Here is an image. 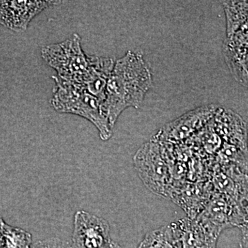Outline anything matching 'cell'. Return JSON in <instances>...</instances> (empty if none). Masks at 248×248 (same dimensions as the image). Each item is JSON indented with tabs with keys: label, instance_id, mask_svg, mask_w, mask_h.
I'll use <instances>...</instances> for the list:
<instances>
[{
	"label": "cell",
	"instance_id": "obj_1",
	"mask_svg": "<svg viewBox=\"0 0 248 248\" xmlns=\"http://www.w3.org/2000/svg\"><path fill=\"white\" fill-rule=\"evenodd\" d=\"M41 53L58 78L79 85L94 96L104 93L115 66L112 59L86 55L78 34L61 43L42 47Z\"/></svg>",
	"mask_w": 248,
	"mask_h": 248
},
{
	"label": "cell",
	"instance_id": "obj_2",
	"mask_svg": "<svg viewBox=\"0 0 248 248\" xmlns=\"http://www.w3.org/2000/svg\"><path fill=\"white\" fill-rule=\"evenodd\" d=\"M152 86L151 71L141 54L128 51L116 62L102 104L112 128L124 110L141 106Z\"/></svg>",
	"mask_w": 248,
	"mask_h": 248
},
{
	"label": "cell",
	"instance_id": "obj_3",
	"mask_svg": "<svg viewBox=\"0 0 248 248\" xmlns=\"http://www.w3.org/2000/svg\"><path fill=\"white\" fill-rule=\"evenodd\" d=\"M55 82L50 103L54 109L61 113L79 115L89 120L97 128L103 141L112 137V128L102 109L99 99L79 85L53 77Z\"/></svg>",
	"mask_w": 248,
	"mask_h": 248
},
{
	"label": "cell",
	"instance_id": "obj_4",
	"mask_svg": "<svg viewBox=\"0 0 248 248\" xmlns=\"http://www.w3.org/2000/svg\"><path fill=\"white\" fill-rule=\"evenodd\" d=\"M134 166L145 186L156 195L168 198L173 188L170 154L163 142L144 143L133 158Z\"/></svg>",
	"mask_w": 248,
	"mask_h": 248
},
{
	"label": "cell",
	"instance_id": "obj_5",
	"mask_svg": "<svg viewBox=\"0 0 248 248\" xmlns=\"http://www.w3.org/2000/svg\"><path fill=\"white\" fill-rule=\"evenodd\" d=\"M219 108L215 104H208L189 111L166 124L153 140L172 144L186 141L203 130L213 120Z\"/></svg>",
	"mask_w": 248,
	"mask_h": 248
},
{
	"label": "cell",
	"instance_id": "obj_6",
	"mask_svg": "<svg viewBox=\"0 0 248 248\" xmlns=\"http://www.w3.org/2000/svg\"><path fill=\"white\" fill-rule=\"evenodd\" d=\"M197 220L221 234L226 228L239 227L243 221L239 204L228 195L214 191Z\"/></svg>",
	"mask_w": 248,
	"mask_h": 248
},
{
	"label": "cell",
	"instance_id": "obj_7",
	"mask_svg": "<svg viewBox=\"0 0 248 248\" xmlns=\"http://www.w3.org/2000/svg\"><path fill=\"white\" fill-rule=\"evenodd\" d=\"M110 226L102 217L84 210L77 212L72 236L73 248H110Z\"/></svg>",
	"mask_w": 248,
	"mask_h": 248
},
{
	"label": "cell",
	"instance_id": "obj_8",
	"mask_svg": "<svg viewBox=\"0 0 248 248\" xmlns=\"http://www.w3.org/2000/svg\"><path fill=\"white\" fill-rule=\"evenodd\" d=\"M60 1H0V24L24 31L31 21L44 10L61 4Z\"/></svg>",
	"mask_w": 248,
	"mask_h": 248
},
{
	"label": "cell",
	"instance_id": "obj_9",
	"mask_svg": "<svg viewBox=\"0 0 248 248\" xmlns=\"http://www.w3.org/2000/svg\"><path fill=\"white\" fill-rule=\"evenodd\" d=\"M182 248H217L219 233L189 217L171 223Z\"/></svg>",
	"mask_w": 248,
	"mask_h": 248
},
{
	"label": "cell",
	"instance_id": "obj_10",
	"mask_svg": "<svg viewBox=\"0 0 248 248\" xmlns=\"http://www.w3.org/2000/svg\"><path fill=\"white\" fill-rule=\"evenodd\" d=\"M212 124L222 141L237 147L244 153L248 151L247 125L234 111L219 108Z\"/></svg>",
	"mask_w": 248,
	"mask_h": 248
},
{
	"label": "cell",
	"instance_id": "obj_11",
	"mask_svg": "<svg viewBox=\"0 0 248 248\" xmlns=\"http://www.w3.org/2000/svg\"><path fill=\"white\" fill-rule=\"evenodd\" d=\"M214 191L212 182L198 183L173 189L170 198L185 210L187 217L195 219L203 210Z\"/></svg>",
	"mask_w": 248,
	"mask_h": 248
},
{
	"label": "cell",
	"instance_id": "obj_12",
	"mask_svg": "<svg viewBox=\"0 0 248 248\" xmlns=\"http://www.w3.org/2000/svg\"><path fill=\"white\" fill-rule=\"evenodd\" d=\"M223 50L235 79L248 88V48L233 46L225 42Z\"/></svg>",
	"mask_w": 248,
	"mask_h": 248
},
{
	"label": "cell",
	"instance_id": "obj_13",
	"mask_svg": "<svg viewBox=\"0 0 248 248\" xmlns=\"http://www.w3.org/2000/svg\"><path fill=\"white\" fill-rule=\"evenodd\" d=\"M138 248H182L171 223L148 232Z\"/></svg>",
	"mask_w": 248,
	"mask_h": 248
},
{
	"label": "cell",
	"instance_id": "obj_14",
	"mask_svg": "<svg viewBox=\"0 0 248 248\" xmlns=\"http://www.w3.org/2000/svg\"><path fill=\"white\" fill-rule=\"evenodd\" d=\"M228 37L248 29V1H224Z\"/></svg>",
	"mask_w": 248,
	"mask_h": 248
},
{
	"label": "cell",
	"instance_id": "obj_15",
	"mask_svg": "<svg viewBox=\"0 0 248 248\" xmlns=\"http://www.w3.org/2000/svg\"><path fill=\"white\" fill-rule=\"evenodd\" d=\"M2 236L4 248H32V236L30 233L3 223Z\"/></svg>",
	"mask_w": 248,
	"mask_h": 248
},
{
	"label": "cell",
	"instance_id": "obj_16",
	"mask_svg": "<svg viewBox=\"0 0 248 248\" xmlns=\"http://www.w3.org/2000/svg\"><path fill=\"white\" fill-rule=\"evenodd\" d=\"M241 212H242L243 221L239 227L242 233L243 246L248 248V195L247 197L240 204Z\"/></svg>",
	"mask_w": 248,
	"mask_h": 248
},
{
	"label": "cell",
	"instance_id": "obj_17",
	"mask_svg": "<svg viewBox=\"0 0 248 248\" xmlns=\"http://www.w3.org/2000/svg\"><path fill=\"white\" fill-rule=\"evenodd\" d=\"M32 248H73L71 245L66 241L53 237L50 239L37 241L32 246Z\"/></svg>",
	"mask_w": 248,
	"mask_h": 248
},
{
	"label": "cell",
	"instance_id": "obj_18",
	"mask_svg": "<svg viewBox=\"0 0 248 248\" xmlns=\"http://www.w3.org/2000/svg\"><path fill=\"white\" fill-rule=\"evenodd\" d=\"M4 223V220L0 217V248H4V240L2 236V224Z\"/></svg>",
	"mask_w": 248,
	"mask_h": 248
},
{
	"label": "cell",
	"instance_id": "obj_19",
	"mask_svg": "<svg viewBox=\"0 0 248 248\" xmlns=\"http://www.w3.org/2000/svg\"><path fill=\"white\" fill-rule=\"evenodd\" d=\"M110 248H122V247L120 246V244L112 241V244H111Z\"/></svg>",
	"mask_w": 248,
	"mask_h": 248
},
{
	"label": "cell",
	"instance_id": "obj_20",
	"mask_svg": "<svg viewBox=\"0 0 248 248\" xmlns=\"http://www.w3.org/2000/svg\"><path fill=\"white\" fill-rule=\"evenodd\" d=\"M239 248H245L244 247V246H242V245H240V247Z\"/></svg>",
	"mask_w": 248,
	"mask_h": 248
}]
</instances>
